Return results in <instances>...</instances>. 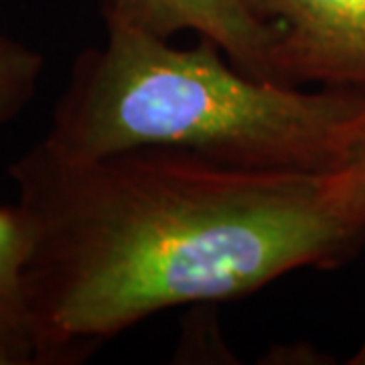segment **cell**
I'll return each mask as SVG.
<instances>
[{
    "mask_svg": "<svg viewBox=\"0 0 365 365\" xmlns=\"http://www.w3.org/2000/svg\"><path fill=\"white\" fill-rule=\"evenodd\" d=\"M11 177L35 230L25 282L45 365L83 357L173 307L329 268L365 244L329 175L177 148L76 158L43 138Z\"/></svg>",
    "mask_w": 365,
    "mask_h": 365,
    "instance_id": "1",
    "label": "cell"
},
{
    "mask_svg": "<svg viewBox=\"0 0 365 365\" xmlns=\"http://www.w3.org/2000/svg\"><path fill=\"white\" fill-rule=\"evenodd\" d=\"M104 21L106 45L76 57L45 136L67 157L177 148L248 169L333 175L365 136V90L258 79L207 39L175 47Z\"/></svg>",
    "mask_w": 365,
    "mask_h": 365,
    "instance_id": "2",
    "label": "cell"
},
{
    "mask_svg": "<svg viewBox=\"0 0 365 365\" xmlns=\"http://www.w3.org/2000/svg\"><path fill=\"white\" fill-rule=\"evenodd\" d=\"M274 29L282 83L365 90V0H242Z\"/></svg>",
    "mask_w": 365,
    "mask_h": 365,
    "instance_id": "3",
    "label": "cell"
},
{
    "mask_svg": "<svg viewBox=\"0 0 365 365\" xmlns=\"http://www.w3.org/2000/svg\"><path fill=\"white\" fill-rule=\"evenodd\" d=\"M102 13L104 19L130 23L165 39L195 31L242 71L278 81L272 63L274 29L256 19L242 0H104Z\"/></svg>",
    "mask_w": 365,
    "mask_h": 365,
    "instance_id": "4",
    "label": "cell"
},
{
    "mask_svg": "<svg viewBox=\"0 0 365 365\" xmlns=\"http://www.w3.org/2000/svg\"><path fill=\"white\" fill-rule=\"evenodd\" d=\"M33 234L21 203L0 207V365L43 364L25 282Z\"/></svg>",
    "mask_w": 365,
    "mask_h": 365,
    "instance_id": "5",
    "label": "cell"
},
{
    "mask_svg": "<svg viewBox=\"0 0 365 365\" xmlns=\"http://www.w3.org/2000/svg\"><path fill=\"white\" fill-rule=\"evenodd\" d=\"M43 57L0 35V122L16 118L37 93Z\"/></svg>",
    "mask_w": 365,
    "mask_h": 365,
    "instance_id": "6",
    "label": "cell"
},
{
    "mask_svg": "<svg viewBox=\"0 0 365 365\" xmlns=\"http://www.w3.org/2000/svg\"><path fill=\"white\" fill-rule=\"evenodd\" d=\"M329 182L343 215L365 235V136L349 163L329 175Z\"/></svg>",
    "mask_w": 365,
    "mask_h": 365,
    "instance_id": "7",
    "label": "cell"
},
{
    "mask_svg": "<svg viewBox=\"0 0 365 365\" xmlns=\"http://www.w3.org/2000/svg\"><path fill=\"white\" fill-rule=\"evenodd\" d=\"M349 364H351V365H365V341H364V345L359 347V351L355 353L351 359H349Z\"/></svg>",
    "mask_w": 365,
    "mask_h": 365,
    "instance_id": "8",
    "label": "cell"
}]
</instances>
